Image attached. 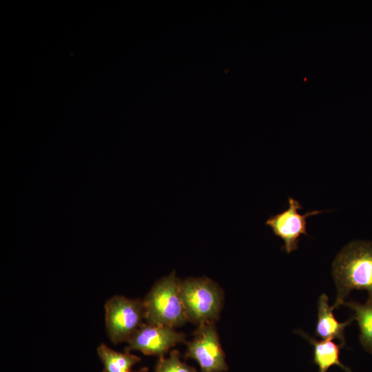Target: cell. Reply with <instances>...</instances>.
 Here are the masks:
<instances>
[{"mask_svg": "<svg viewBox=\"0 0 372 372\" xmlns=\"http://www.w3.org/2000/svg\"><path fill=\"white\" fill-rule=\"evenodd\" d=\"M296 332L307 340L313 346V361L318 365V372H327L333 365L340 366L346 372H352L349 367L340 360V349L344 347L341 344H335L331 340L319 341L302 331Z\"/></svg>", "mask_w": 372, "mask_h": 372, "instance_id": "obj_9", "label": "cell"}, {"mask_svg": "<svg viewBox=\"0 0 372 372\" xmlns=\"http://www.w3.org/2000/svg\"><path fill=\"white\" fill-rule=\"evenodd\" d=\"M107 336L114 344L127 342L145 320L143 300L114 296L105 304Z\"/></svg>", "mask_w": 372, "mask_h": 372, "instance_id": "obj_4", "label": "cell"}, {"mask_svg": "<svg viewBox=\"0 0 372 372\" xmlns=\"http://www.w3.org/2000/svg\"><path fill=\"white\" fill-rule=\"evenodd\" d=\"M180 295L188 321L197 326L215 322L223 303V293L212 280L188 278L179 281Z\"/></svg>", "mask_w": 372, "mask_h": 372, "instance_id": "obj_3", "label": "cell"}, {"mask_svg": "<svg viewBox=\"0 0 372 372\" xmlns=\"http://www.w3.org/2000/svg\"><path fill=\"white\" fill-rule=\"evenodd\" d=\"M180 353L172 350L169 358L161 357L157 362L155 372H197L180 360Z\"/></svg>", "mask_w": 372, "mask_h": 372, "instance_id": "obj_12", "label": "cell"}, {"mask_svg": "<svg viewBox=\"0 0 372 372\" xmlns=\"http://www.w3.org/2000/svg\"><path fill=\"white\" fill-rule=\"evenodd\" d=\"M333 308L329 305L327 294L322 293L318 299V320L316 335L323 340L338 339L343 347L345 346L344 329L353 320L351 317L344 322H338L333 316Z\"/></svg>", "mask_w": 372, "mask_h": 372, "instance_id": "obj_8", "label": "cell"}, {"mask_svg": "<svg viewBox=\"0 0 372 372\" xmlns=\"http://www.w3.org/2000/svg\"><path fill=\"white\" fill-rule=\"evenodd\" d=\"M185 339L184 333L172 327L143 323L127 340L125 351H139L161 358L177 344L186 342Z\"/></svg>", "mask_w": 372, "mask_h": 372, "instance_id": "obj_6", "label": "cell"}, {"mask_svg": "<svg viewBox=\"0 0 372 372\" xmlns=\"http://www.w3.org/2000/svg\"><path fill=\"white\" fill-rule=\"evenodd\" d=\"M147 368H143L141 369V370H139L138 371H136V372H147ZM130 372V371H129Z\"/></svg>", "mask_w": 372, "mask_h": 372, "instance_id": "obj_13", "label": "cell"}, {"mask_svg": "<svg viewBox=\"0 0 372 372\" xmlns=\"http://www.w3.org/2000/svg\"><path fill=\"white\" fill-rule=\"evenodd\" d=\"M175 271L156 282L143 300L147 323L176 327L188 321Z\"/></svg>", "mask_w": 372, "mask_h": 372, "instance_id": "obj_2", "label": "cell"}, {"mask_svg": "<svg viewBox=\"0 0 372 372\" xmlns=\"http://www.w3.org/2000/svg\"><path fill=\"white\" fill-rule=\"evenodd\" d=\"M289 206L285 211L270 217L266 225L269 226L273 234L284 241V249L287 254L298 247V242L302 235H307V218L318 214L323 211H311L301 214L300 203L291 197L289 198Z\"/></svg>", "mask_w": 372, "mask_h": 372, "instance_id": "obj_7", "label": "cell"}, {"mask_svg": "<svg viewBox=\"0 0 372 372\" xmlns=\"http://www.w3.org/2000/svg\"><path fill=\"white\" fill-rule=\"evenodd\" d=\"M332 274L337 289L333 309L354 289L366 291V303L372 305V241L354 240L344 247L333 262Z\"/></svg>", "mask_w": 372, "mask_h": 372, "instance_id": "obj_1", "label": "cell"}, {"mask_svg": "<svg viewBox=\"0 0 372 372\" xmlns=\"http://www.w3.org/2000/svg\"><path fill=\"white\" fill-rule=\"evenodd\" d=\"M342 305L354 311L353 317L359 327L360 342L366 351L372 354V305L354 301H345Z\"/></svg>", "mask_w": 372, "mask_h": 372, "instance_id": "obj_11", "label": "cell"}, {"mask_svg": "<svg viewBox=\"0 0 372 372\" xmlns=\"http://www.w3.org/2000/svg\"><path fill=\"white\" fill-rule=\"evenodd\" d=\"M192 341L185 342V358L195 360L201 372H224L228 366L221 347L215 322L198 325Z\"/></svg>", "mask_w": 372, "mask_h": 372, "instance_id": "obj_5", "label": "cell"}, {"mask_svg": "<svg viewBox=\"0 0 372 372\" xmlns=\"http://www.w3.org/2000/svg\"><path fill=\"white\" fill-rule=\"evenodd\" d=\"M96 351L103 364V372H129L132 366L141 361L137 355L128 351L117 352L105 344H101Z\"/></svg>", "mask_w": 372, "mask_h": 372, "instance_id": "obj_10", "label": "cell"}]
</instances>
